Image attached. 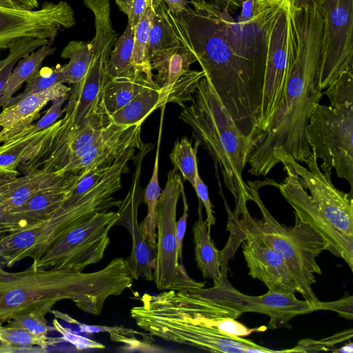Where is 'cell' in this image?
Wrapping results in <instances>:
<instances>
[{
    "instance_id": "obj_1",
    "label": "cell",
    "mask_w": 353,
    "mask_h": 353,
    "mask_svg": "<svg viewBox=\"0 0 353 353\" xmlns=\"http://www.w3.org/2000/svg\"><path fill=\"white\" fill-rule=\"evenodd\" d=\"M178 16L165 13L176 40L190 50L239 129L253 143L263 103L265 46L252 15L239 25L213 2L190 0Z\"/></svg>"
},
{
    "instance_id": "obj_2",
    "label": "cell",
    "mask_w": 353,
    "mask_h": 353,
    "mask_svg": "<svg viewBox=\"0 0 353 353\" xmlns=\"http://www.w3.org/2000/svg\"><path fill=\"white\" fill-rule=\"evenodd\" d=\"M323 35V19L316 4L300 8L295 57L283 97L248 157L250 174L265 176L285 157L305 162L312 154L305 130L323 95L316 83Z\"/></svg>"
},
{
    "instance_id": "obj_3",
    "label": "cell",
    "mask_w": 353,
    "mask_h": 353,
    "mask_svg": "<svg viewBox=\"0 0 353 353\" xmlns=\"http://www.w3.org/2000/svg\"><path fill=\"white\" fill-rule=\"evenodd\" d=\"M134 278L123 258L112 259L103 268L83 272L70 268L41 270L32 264L22 271L0 266V326L19 314L39 311L47 314L63 300L97 316L104 303L131 288Z\"/></svg>"
},
{
    "instance_id": "obj_4",
    "label": "cell",
    "mask_w": 353,
    "mask_h": 353,
    "mask_svg": "<svg viewBox=\"0 0 353 353\" xmlns=\"http://www.w3.org/2000/svg\"><path fill=\"white\" fill-rule=\"evenodd\" d=\"M248 190L252 201L259 207L261 219L253 217L248 207L239 216H233L222 196L228 214V240L220 250L221 271L227 274L229 261L245 236H251L279 253L285 261L297 286V292L309 302H318L312 286L316 283V275L322 274L316 259L323 251L329 250L327 241L307 223L295 219L294 226L287 227L279 223L269 212L262 201L259 189L261 182L248 181Z\"/></svg>"
},
{
    "instance_id": "obj_5",
    "label": "cell",
    "mask_w": 353,
    "mask_h": 353,
    "mask_svg": "<svg viewBox=\"0 0 353 353\" xmlns=\"http://www.w3.org/2000/svg\"><path fill=\"white\" fill-rule=\"evenodd\" d=\"M141 304L130 310L137 325L152 336L211 352L276 353L243 337L221 333L211 325L219 318L205 299L188 291L163 290L143 294Z\"/></svg>"
},
{
    "instance_id": "obj_6",
    "label": "cell",
    "mask_w": 353,
    "mask_h": 353,
    "mask_svg": "<svg viewBox=\"0 0 353 353\" xmlns=\"http://www.w3.org/2000/svg\"><path fill=\"white\" fill-rule=\"evenodd\" d=\"M179 119L189 125L201 145L219 165L223 183L235 202L231 214L239 216L247 202L252 201L243 170L253 148L252 140L234 122L206 77L202 78L190 105L182 108Z\"/></svg>"
},
{
    "instance_id": "obj_7",
    "label": "cell",
    "mask_w": 353,
    "mask_h": 353,
    "mask_svg": "<svg viewBox=\"0 0 353 353\" xmlns=\"http://www.w3.org/2000/svg\"><path fill=\"white\" fill-rule=\"evenodd\" d=\"M330 105L319 103L305 130L307 142L321 167L334 169L353 193V72L342 74L323 92Z\"/></svg>"
},
{
    "instance_id": "obj_8",
    "label": "cell",
    "mask_w": 353,
    "mask_h": 353,
    "mask_svg": "<svg viewBox=\"0 0 353 353\" xmlns=\"http://www.w3.org/2000/svg\"><path fill=\"white\" fill-rule=\"evenodd\" d=\"M299 9L292 0H255L254 16L265 46L263 98L258 136L268 127L284 93L296 51Z\"/></svg>"
},
{
    "instance_id": "obj_9",
    "label": "cell",
    "mask_w": 353,
    "mask_h": 353,
    "mask_svg": "<svg viewBox=\"0 0 353 353\" xmlns=\"http://www.w3.org/2000/svg\"><path fill=\"white\" fill-rule=\"evenodd\" d=\"M136 149L130 148L117 157L106 176L94 188L80 193L67 192L63 201L46 221L28 228L34 240L31 259H39L53 241L74 225L120 205L121 200L114 194L122 187V174L130 172L128 162Z\"/></svg>"
},
{
    "instance_id": "obj_10",
    "label": "cell",
    "mask_w": 353,
    "mask_h": 353,
    "mask_svg": "<svg viewBox=\"0 0 353 353\" xmlns=\"http://www.w3.org/2000/svg\"><path fill=\"white\" fill-rule=\"evenodd\" d=\"M94 14L95 35L92 43V59L89 69L79 83L74 84L61 119L60 128L72 130L99 107L103 87L107 81V67L112 47L117 39L110 19V0H83Z\"/></svg>"
},
{
    "instance_id": "obj_11",
    "label": "cell",
    "mask_w": 353,
    "mask_h": 353,
    "mask_svg": "<svg viewBox=\"0 0 353 353\" xmlns=\"http://www.w3.org/2000/svg\"><path fill=\"white\" fill-rule=\"evenodd\" d=\"M117 219V212L109 210L74 225L56 238L32 264L41 270L66 268L83 272L103 258L110 242V231Z\"/></svg>"
},
{
    "instance_id": "obj_12",
    "label": "cell",
    "mask_w": 353,
    "mask_h": 353,
    "mask_svg": "<svg viewBox=\"0 0 353 353\" xmlns=\"http://www.w3.org/2000/svg\"><path fill=\"white\" fill-rule=\"evenodd\" d=\"M183 183L176 168L170 170L161 190L157 208V258L153 272L156 288L160 290H199L205 283L197 281L180 262L175 234L176 207Z\"/></svg>"
},
{
    "instance_id": "obj_13",
    "label": "cell",
    "mask_w": 353,
    "mask_h": 353,
    "mask_svg": "<svg viewBox=\"0 0 353 353\" xmlns=\"http://www.w3.org/2000/svg\"><path fill=\"white\" fill-rule=\"evenodd\" d=\"M323 19L321 57L316 78L321 90L342 74L353 72V0H314Z\"/></svg>"
},
{
    "instance_id": "obj_14",
    "label": "cell",
    "mask_w": 353,
    "mask_h": 353,
    "mask_svg": "<svg viewBox=\"0 0 353 353\" xmlns=\"http://www.w3.org/2000/svg\"><path fill=\"white\" fill-rule=\"evenodd\" d=\"M202 296L216 303L234 309L241 314L255 312L270 318L268 327L277 329L288 326L290 321L296 316L317 310H327V302H309L298 299L295 294L270 291L260 296L245 294L236 290L222 273L218 281L211 288L197 290Z\"/></svg>"
},
{
    "instance_id": "obj_15",
    "label": "cell",
    "mask_w": 353,
    "mask_h": 353,
    "mask_svg": "<svg viewBox=\"0 0 353 353\" xmlns=\"http://www.w3.org/2000/svg\"><path fill=\"white\" fill-rule=\"evenodd\" d=\"M75 24L74 10L65 1H46L34 10L0 6V51L26 37L46 39L52 43L60 30Z\"/></svg>"
},
{
    "instance_id": "obj_16",
    "label": "cell",
    "mask_w": 353,
    "mask_h": 353,
    "mask_svg": "<svg viewBox=\"0 0 353 353\" xmlns=\"http://www.w3.org/2000/svg\"><path fill=\"white\" fill-rule=\"evenodd\" d=\"M283 159L290 163L300 184L329 223L353 241V193L335 188L331 180L332 170L325 167H321V170L313 153L305 162L307 168L290 157Z\"/></svg>"
},
{
    "instance_id": "obj_17",
    "label": "cell",
    "mask_w": 353,
    "mask_h": 353,
    "mask_svg": "<svg viewBox=\"0 0 353 353\" xmlns=\"http://www.w3.org/2000/svg\"><path fill=\"white\" fill-rule=\"evenodd\" d=\"M153 145L146 143L132 159L135 165L132 184L128 192L118 206V219L114 225H122L129 232L132 239V250L126 259L134 280L143 278L154 281L157 246L151 244L142 234L138 221V210L143 195L140 185L141 166L144 157Z\"/></svg>"
},
{
    "instance_id": "obj_18",
    "label": "cell",
    "mask_w": 353,
    "mask_h": 353,
    "mask_svg": "<svg viewBox=\"0 0 353 353\" xmlns=\"http://www.w3.org/2000/svg\"><path fill=\"white\" fill-rule=\"evenodd\" d=\"M150 60L152 70L157 71L153 81L161 92L165 105L174 103L183 108L185 103L193 101L205 72L190 69L196 59L190 50L179 42L156 52Z\"/></svg>"
},
{
    "instance_id": "obj_19",
    "label": "cell",
    "mask_w": 353,
    "mask_h": 353,
    "mask_svg": "<svg viewBox=\"0 0 353 353\" xmlns=\"http://www.w3.org/2000/svg\"><path fill=\"white\" fill-rule=\"evenodd\" d=\"M281 163L286 175L279 183H274L281 195L292 207L295 219L307 223L328 243L332 254L342 258L353 270V241L336 230L319 211L307 191L301 186L290 163L283 159Z\"/></svg>"
},
{
    "instance_id": "obj_20",
    "label": "cell",
    "mask_w": 353,
    "mask_h": 353,
    "mask_svg": "<svg viewBox=\"0 0 353 353\" xmlns=\"http://www.w3.org/2000/svg\"><path fill=\"white\" fill-rule=\"evenodd\" d=\"M110 122L99 104V108L88 116L79 128L64 130L59 125L50 149L34 169L41 168L63 174L64 169L85 153Z\"/></svg>"
},
{
    "instance_id": "obj_21",
    "label": "cell",
    "mask_w": 353,
    "mask_h": 353,
    "mask_svg": "<svg viewBox=\"0 0 353 353\" xmlns=\"http://www.w3.org/2000/svg\"><path fill=\"white\" fill-rule=\"evenodd\" d=\"M141 123L123 126L110 122L85 153L70 163L62 174H79L110 165L128 148L141 149L145 144L141 136Z\"/></svg>"
},
{
    "instance_id": "obj_22",
    "label": "cell",
    "mask_w": 353,
    "mask_h": 353,
    "mask_svg": "<svg viewBox=\"0 0 353 353\" xmlns=\"http://www.w3.org/2000/svg\"><path fill=\"white\" fill-rule=\"evenodd\" d=\"M61 120L34 134L15 136L0 144V178L15 176L35 170L46 154Z\"/></svg>"
},
{
    "instance_id": "obj_23",
    "label": "cell",
    "mask_w": 353,
    "mask_h": 353,
    "mask_svg": "<svg viewBox=\"0 0 353 353\" xmlns=\"http://www.w3.org/2000/svg\"><path fill=\"white\" fill-rule=\"evenodd\" d=\"M242 250L248 274L262 281L268 290L295 294L296 281L282 256L256 238L245 236Z\"/></svg>"
},
{
    "instance_id": "obj_24",
    "label": "cell",
    "mask_w": 353,
    "mask_h": 353,
    "mask_svg": "<svg viewBox=\"0 0 353 353\" xmlns=\"http://www.w3.org/2000/svg\"><path fill=\"white\" fill-rule=\"evenodd\" d=\"M73 176L38 168L19 176L0 178V213L22 205L39 193L67 188Z\"/></svg>"
},
{
    "instance_id": "obj_25",
    "label": "cell",
    "mask_w": 353,
    "mask_h": 353,
    "mask_svg": "<svg viewBox=\"0 0 353 353\" xmlns=\"http://www.w3.org/2000/svg\"><path fill=\"white\" fill-rule=\"evenodd\" d=\"M71 88L57 83L43 92L30 95L2 109L0 113V143L12 139L40 117L41 110L52 100L69 97Z\"/></svg>"
},
{
    "instance_id": "obj_26",
    "label": "cell",
    "mask_w": 353,
    "mask_h": 353,
    "mask_svg": "<svg viewBox=\"0 0 353 353\" xmlns=\"http://www.w3.org/2000/svg\"><path fill=\"white\" fill-rule=\"evenodd\" d=\"M68 187L39 193L22 205L1 212L0 236L21 230L46 221L65 199Z\"/></svg>"
},
{
    "instance_id": "obj_27",
    "label": "cell",
    "mask_w": 353,
    "mask_h": 353,
    "mask_svg": "<svg viewBox=\"0 0 353 353\" xmlns=\"http://www.w3.org/2000/svg\"><path fill=\"white\" fill-rule=\"evenodd\" d=\"M155 85L143 73L135 70L108 78L103 87L99 104L108 117L128 103L145 88Z\"/></svg>"
},
{
    "instance_id": "obj_28",
    "label": "cell",
    "mask_w": 353,
    "mask_h": 353,
    "mask_svg": "<svg viewBox=\"0 0 353 353\" xmlns=\"http://www.w3.org/2000/svg\"><path fill=\"white\" fill-rule=\"evenodd\" d=\"M202 208L203 204L199 200V217L192 225L194 259L203 278L210 279L215 283L221 274L220 250L211 238V226L203 219Z\"/></svg>"
},
{
    "instance_id": "obj_29",
    "label": "cell",
    "mask_w": 353,
    "mask_h": 353,
    "mask_svg": "<svg viewBox=\"0 0 353 353\" xmlns=\"http://www.w3.org/2000/svg\"><path fill=\"white\" fill-rule=\"evenodd\" d=\"M165 105L161 92L155 84L143 89L108 118L119 125H134L143 123L154 110Z\"/></svg>"
},
{
    "instance_id": "obj_30",
    "label": "cell",
    "mask_w": 353,
    "mask_h": 353,
    "mask_svg": "<svg viewBox=\"0 0 353 353\" xmlns=\"http://www.w3.org/2000/svg\"><path fill=\"white\" fill-rule=\"evenodd\" d=\"M55 51L56 48L48 44L26 54L17 62L0 95V107L2 109L8 105L11 98L21 88L23 83L39 70L43 61L52 55Z\"/></svg>"
},
{
    "instance_id": "obj_31",
    "label": "cell",
    "mask_w": 353,
    "mask_h": 353,
    "mask_svg": "<svg viewBox=\"0 0 353 353\" xmlns=\"http://www.w3.org/2000/svg\"><path fill=\"white\" fill-rule=\"evenodd\" d=\"M65 342L62 337L49 338L8 325L0 326V352H43L50 345Z\"/></svg>"
},
{
    "instance_id": "obj_32",
    "label": "cell",
    "mask_w": 353,
    "mask_h": 353,
    "mask_svg": "<svg viewBox=\"0 0 353 353\" xmlns=\"http://www.w3.org/2000/svg\"><path fill=\"white\" fill-rule=\"evenodd\" d=\"M163 114H161L157 149L152 176L143 192V201L148 207L147 214L141 223H139V228L143 236L153 245L157 246V208L159 198L161 192L159 183V149L161 139Z\"/></svg>"
},
{
    "instance_id": "obj_33",
    "label": "cell",
    "mask_w": 353,
    "mask_h": 353,
    "mask_svg": "<svg viewBox=\"0 0 353 353\" xmlns=\"http://www.w3.org/2000/svg\"><path fill=\"white\" fill-rule=\"evenodd\" d=\"M54 316L65 321L77 325L80 330L85 333H99L106 332L109 334L110 339L117 343H123L125 347L128 350H136L141 352H157L158 350L153 349V345L148 343V340H140L137 335H144L141 332H137L132 329H129L119 326H106V325H90L78 322L68 314H63L57 310H52Z\"/></svg>"
},
{
    "instance_id": "obj_34",
    "label": "cell",
    "mask_w": 353,
    "mask_h": 353,
    "mask_svg": "<svg viewBox=\"0 0 353 353\" xmlns=\"http://www.w3.org/2000/svg\"><path fill=\"white\" fill-rule=\"evenodd\" d=\"M161 1L150 4L134 28V48L131 60L132 68L152 81L154 75L150 60L148 38L156 8Z\"/></svg>"
},
{
    "instance_id": "obj_35",
    "label": "cell",
    "mask_w": 353,
    "mask_h": 353,
    "mask_svg": "<svg viewBox=\"0 0 353 353\" xmlns=\"http://www.w3.org/2000/svg\"><path fill=\"white\" fill-rule=\"evenodd\" d=\"M61 57L69 61L61 65L63 83L76 84L86 74L92 59L91 42L70 41L63 49Z\"/></svg>"
},
{
    "instance_id": "obj_36",
    "label": "cell",
    "mask_w": 353,
    "mask_h": 353,
    "mask_svg": "<svg viewBox=\"0 0 353 353\" xmlns=\"http://www.w3.org/2000/svg\"><path fill=\"white\" fill-rule=\"evenodd\" d=\"M133 48L134 29L127 25L110 52L107 67L108 78L123 75L133 70L131 64Z\"/></svg>"
},
{
    "instance_id": "obj_37",
    "label": "cell",
    "mask_w": 353,
    "mask_h": 353,
    "mask_svg": "<svg viewBox=\"0 0 353 353\" xmlns=\"http://www.w3.org/2000/svg\"><path fill=\"white\" fill-rule=\"evenodd\" d=\"M200 143L196 140L193 147L186 137L174 143L170 154V159L174 168L179 170L184 180L194 187L196 174L199 173L196 154Z\"/></svg>"
},
{
    "instance_id": "obj_38",
    "label": "cell",
    "mask_w": 353,
    "mask_h": 353,
    "mask_svg": "<svg viewBox=\"0 0 353 353\" xmlns=\"http://www.w3.org/2000/svg\"><path fill=\"white\" fill-rule=\"evenodd\" d=\"M165 4L161 1L152 21L148 38L150 59L156 52L179 44L165 16Z\"/></svg>"
},
{
    "instance_id": "obj_39",
    "label": "cell",
    "mask_w": 353,
    "mask_h": 353,
    "mask_svg": "<svg viewBox=\"0 0 353 353\" xmlns=\"http://www.w3.org/2000/svg\"><path fill=\"white\" fill-rule=\"evenodd\" d=\"M48 44L52 43L46 39L26 37L19 39L10 47L7 57L0 60V95L17 63L26 54Z\"/></svg>"
},
{
    "instance_id": "obj_40",
    "label": "cell",
    "mask_w": 353,
    "mask_h": 353,
    "mask_svg": "<svg viewBox=\"0 0 353 353\" xmlns=\"http://www.w3.org/2000/svg\"><path fill=\"white\" fill-rule=\"evenodd\" d=\"M26 83L23 92L12 97L7 106L14 105L30 95L46 90L57 83H63L61 65L57 64L54 68L47 66L41 68Z\"/></svg>"
},
{
    "instance_id": "obj_41",
    "label": "cell",
    "mask_w": 353,
    "mask_h": 353,
    "mask_svg": "<svg viewBox=\"0 0 353 353\" xmlns=\"http://www.w3.org/2000/svg\"><path fill=\"white\" fill-rule=\"evenodd\" d=\"M352 336L353 330L350 328L319 340L304 339L300 340L294 347L283 350V352H319L321 351H329L336 344L350 340Z\"/></svg>"
},
{
    "instance_id": "obj_42",
    "label": "cell",
    "mask_w": 353,
    "mask_h": 353,
    "mask_svg": "<svg viewBox=\"0 0 353 353\" xmlns=\"http://www.w3.org/2000/svg\"><path fill=\"white\" fill-rule=\"evenodd\" d=\"M46 315L39 311H31L13 317L7 322V325L25 329L36 335L47 336L55 330L48 325Z\"/></svg>"
},
{
    "instance_id": "obj_43",
    "label": "cell",
    "mask_w": 353,
    "mask_h": 353,
    "mask_svg": "<svg viewBox=\"0 0 353 353\" xmlns=\"http://www.w3.org/2000/svg\"><path fill=\"white\" fill-rule=\"evenodd\" d=\"M68 97H63L52 100L51 106L45 112L41 119L16 136H25L38 132L57 122L64 113V108L63 109L62 107Z\"/></svg>"
},
{
    "instance_id": "obj_44",
    "label": "cell",
    "mask_w": 353,
    "mask_h": 353,
    "mask_svg": "<svg viewBox=\"0 0 353 353\" xmlns=\"http://www.w3.org/2000/svg\"><path fill=\"white\" fill-rule=\"evenodd\" d=\"M232 317H221L215 319L212 325L221 333L233 337L246 336L255 332H261L266 330V327L248 328L245 325Z\"/></svg>"
},
{
    "instance_id": "obj_45",
    "label": "cell",
    "mask_w": 353,
    "mask_h": 353,
    "mask_svg": "<svg viewBox=\"0 0 353 353\" xmlns=\"http://www.w3.org/2000/svg\"><path fill=\"white\" fill-rule=\"evenodd\" d=\"M161 0H115L121 11L128 17V24L134 29L147 8L152 3Z\"/></svg>"
},
{
    "instance_id": "obj_46",
    "label": "cell",
    "mask_w": 353,
    "mask_h": 353,
    "mask_svg": "<svg viewBox=\"0 0 353 353\" xmlns=\"http://www.w3.org/2000/svg\"><path fill=\"white\" fill-rule=\"evenodd\" d=\"M52 323L54 330L61 334L64 341L73 345L78 350L105 348V346L99 342L71 332L68 328L62 326L56 319L53 320Z\"/></svg>"
},
{
    "instance_id": "obj_47",
    "label": "cell",
    "mask_w": 353,
    "mask_h": 353,
    "mask_svg": "<svg viewBox=\"0 0 353 353\" xmlns=\"http://www.w3.org/2000/svg\"><path fill=\"white\" fill-rule=\"evenodd\" d=\"M181 196L183 201V214L178 221H176L175 234L177 242L178 256L181 263L183 260V243L185 234L187 221L188 217L189 205L185 193L184 186L181 188Z\"/></svg>"
},
{
    "instance_id": "obj_48",
    "label": "cell",
    "mask_w": 353,
    "mask_h": 353,
    "mask_svg": "<svg viewBox=\"0 0 353 353\" xmlns=\"http://www.w3.org/2000/svg\"><path fill=\"white\" fill-rule=\"evenodd\" d=\"M193 188L195 190L198 199L201 201L205 208L207 215L205 220L208 221V225L212 227L215 225L216 223L214 212L212 210V205L209 197L208 188L199 173L196 174V181Z\"/></svg>"
},
{
    "instance_id": "obj_49",
    "label": "cell",
    "mask_w": 353,
    "mask_h": 353,
    "mask_svg": "<svg viewBox=\"0 0 353 353\" xmlns=\"http://www.w3.org/2000/svg\"><path fill=\"white\" fill-rule=\"evenodd\" d=\"M255 6V0H245L241 5V10L236 22L239 25L247 24L252 17Z\"/></svg>"
},
{
    "instance_id": "obj_50",
    "label": "cell",
    "mask_w": 353,
    "mask_h": 353,
    "mask_svg": "<svg viewBox=\"0 0 353 353\" xmlns=\"http://www.w3.org/2000/svg\"><path fill=\"white\" fill-rule=\"evenodd\" d=\"M174 16L180 14L189 5L188 0H161Z\"/></svg>"
},
{
    "instance_id": "obj_51",
    "label": "cell",
    "mask_w": 353,
    "mask_h": 353,
    "mask_svg": "<svg viewBox=\"0 0 353 353\" xmlns=\"http://www.w3.org/2000/svg\"><path fill=\"white\" fill-rule=\"evenodd\" d=\"M213 2L223 9L228 10L230 13L235 12L241 7L245 0H206Z\"/></svg>"
},
{
    "instance_id": "obj_52",
    "label": "cell",
    "mask_w": 353,
    "mask_h": 353,
    "mask_svg": "<svg viewBox=\"0 0 353 353\" xmlns=\"http://www.w3.org/2000/svg\"><path fill=\"white\" fill-rule=\"evenodd\" d=\"M23 8L34 10L39 7V0H16Z\"/></svg>"
},
{
    "instance_id": "obj_53",
    "label": "cell",
    "mask_w": 353,
    "mask_h": 353,
    "mask_svg": "<svg viewBox=\"0 0 353 353\" xmlns=\"http://www.w3.org/2000/svg\"><path fill=\"white\" fill-rule=\"evenodd\" d=\"M330 351L334 353H352L353 343L350 341L341 347L332 349Z\"/></svg>"
},
{
    "instance_id": "obj_54",
    "label": "cell",
    "mask_w": 353,
    "mask_h": 353,
    "mask_svg": "<svg viewBox=\"0 0 353 353\" xmlns=\"http://www.w3.org/2000/svg\"><path fill=\"white\" fill-rule=\"evenodd\" d=\"M0 6L15 9L24 8L16 0H0Z\"/></svg>"
},
{
    "instance_id": "obj_55",
    "label": "cell",
    "mask_w": 353,
    "mask_h": 353,
    "mask_svg": "<svg viewBox=\"0 0 353 353\" xmlns=\"http://www.w3.org/2000/svg\"><path fill=\"white\" fill-rule=\"evenodd\" d=\"M294 5L299 8H305L312 6L314 0H292Z\"/></svg>"
},
{
    "instance_id": "obj_56",
    "label": "cell",
    "mask_w": 353,
    "mask_h": 353,
    "mask_svg": "<svg viewBox=\"0 0 353 353\" xmlns=\"http://www.w3.org/2000/svg\"><path fill=\"white\" fill-rule=\"evenodd\" d=\"M0 266L6 267L5 263L0 259Z\"/></svg>"
},
{
    "instance_id": "obj_57",
    "label": "cell",
    "mask_w": 353,
    "mask_h": 353,
    "mask_svg": "<svg viewBox=\"0 0 353 353\" xmlns=\"http://www.w3.org/2000/svg\"><path fill=\"white\" fill-rule=\"evenodd\" d=\"M1 128H0V131H1ZM1 144V143H0Z\"/></svg>"
}]
</instances>
